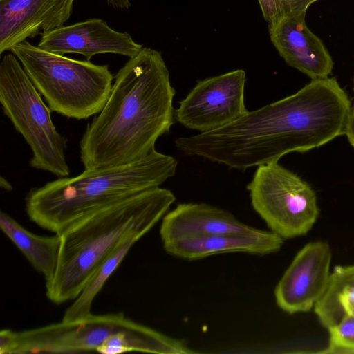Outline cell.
I'll list each match as a JSON object with an SVG mask.
<instances>
[{
    "label": "cell",
    "instance_id": "13",
    "mask_svg": "<svg viewBox=\"0 0 354 354\" xmlns=\"http://www.w3.org/2000/svg\"><path fill=\"white\" fill-rule=\"evenodd\" d=\"M75 0H0V54L41 30L64 26Z\"/></svg>",
    "mask_w": 354,
    "mask_h": 354
},
{
    "label": "cell",
    "instance_id": "10",
    "mask_svg": "<svg viewBox=\"0 0 354 354\" xmlns=\"http://www.w3.org/2000/svg\"><path fill=\"white\" fill-rule=\"evenodd\" d=\"M331 258L326 241H313L304 246L275 288L277 306L289 314L310 310L326 289Z\"/></svg>",
    "mask_w": 354,
    "mask_h": 354
},
{
    "label": "cell",
    "instance_id": "15",
    "mask_svg": "<svg viewBox=\"0 0 354 354\" xmlns=\"http://www.w3.org/2000/svg\"><path fill=\"white\" fill-rule=\"evenodd\" d=\"M283 238L272 232L259 230L254 234H222L186 237L163 242L169 254L186 259H198L232 252L268 254L279 251Z\"/></svg>",
    "mask_w": 354,
    "mask_h": 354
},
{
    "label": "cell",
    "instance_id": "20",
    "mask_svg": "<svg viewBox=\"0 0 354 354\" xmlns=\"http://www.w3.org/2000/svg\"><path fill=\"white\" fill-rule=\"evenodd\" d=\"M319 0H258L263 16L270 24L290 15L306 12Z\"/></svg>",
    "mask_w": 354,
    "mask_h": 354
},
{
    "label": "cell",
    "instance_id": "4",
    "mask_svg": "<svg viewBox=\"0 0 354 354\" xmlns=\"http://www.w3.org/2000/svg\"><path fill=\"white\" fill-rule=\"evenodd\" d=\"M178 162L153 151L127 164L84 169L30 189L25 198L29 218L58 234L75 221L148 189L175 175Z\"/></svg>",
    "mask_w": 354,
    "mask_h": 354
},
{
    "label": "cell",
    "instance_id": "14",
    "mask_svg": "<svg viewBox=\"0 0 354 354\" xmlns=\"http://www.w3.org/2000/svg\"><path fill=\"white\" fill-rule=\"evenodd\" d=\"M259 230L238 221L230 212L205 203H182L166 214L160 235L162 243L192 236L254 234Z\"/></svg>",
    "mask_w": 354,
    "mask_h": 354
},
{
    "label": "cell",
    "instance_id": "8",
    "mask_svg": "<svg viewBox=\"0 0 354 354\" xmlns=\"http://www.w3.org/2000/svg\"><path fill=\"white\" fill-rule=\"evenodd\" d=\"M247 189L254 209L283 239L306 234L318 218L313 189L278 162L257 167Z\"/></svg>",
    "mask_w": 354,
    "mask_h": 354
},
{
    "label": "cell",
    "instance_id": "9",
    "mask_svg": "<svg viewBox=\"0 0 354 354\" xmlns=\"http://www.w3.org/2000/svg\"><path fill=\"white\" fill-rule=\"evenodd\" d=\"M245 82L242 69L198 81L175 110L176 120L200 133L236 121L248 111L244 100Z\"/></svg>",
    "mask_w": 354,
    "mask_h": 354
},
{
    "label": "cell",
    "instance_id": "18",
    "mask_svg": "<svg viewBox=\"0 0 354 354\" xmlns=\"http://www.w3.org/2000/svg\"><path fill=\"white\" fill-rule=\"evenodd\" d=\"M354 303V265L335 267L326 289L314 306L322 324L329 328L345 315L344 308Z\"/></svg>",
    "mask_w": 354,
    "mask_h": 354
},
{
    "label": "cell",
    "instance_id": "12",
    "mask_svg": "<svg viewBox=\"0 0 354 354\" xmlns=\"http://www.w3.org/2000/svg\"><path fill=\"white\" fill-rule=\"evenodd\" d=\"M306 15H290L270 24V40L288 65L311 80L326 78L334 62L323 41L307 26Z\"/></svg>",
    "mask_w": 354,
    "mask_h": 354
},
{
    "label": "cell",
    "instance_id": "23",
    "mask_svg": "<svg viewBox=\"0 0 354 354\" xmlns=\"http://www.w3.org/2000/svg\"><path fill=\"white\" fill-rule=\"evenodd\" d=\"M0 187L3 189L10 192L12 190V185L11 183L6 179L3 176L0 178Z\"/></svg>",
    "mask_w": 354,
    "mask_h": 354
},
{
    "label": "cell",
    "instance_id": "21",
    "mask_svg": "<svg viewBox=\"0 0 354 354\" xmlns=\"http://www.w3.org/2000/svg\"><path fill=\"white\" fill-rule=\"evenodd\" d=\"M345 135L354 148V102L353 106H351Z\"/></svg>",
    "mask_w": 354,
    "mask_h": 354
},
{
    "label": "cell",
    "instance_id": "19",
    "mask_svg": "<svg viewBox=\"0 0 354 354\" xmlns=\"http://www.w3.org/2000/svg\"><path fill=\"white\" fill-rule=\"evenodd\" d=\"M329 344L324 353H354V317L345 313L341 320L329 328Z\"/></svg>",
    "mask_w": 354,
    "mask_h": 354
},
{
    "label": "cell",
    "instance_id": "22",
    "mask_svg": "<svg viewBox=\"0 0 354 354\" xmlns=\"http://www.w3.org/2000/svg\"><path fill=\"white\" fill-rule=\"evenodd\" d=\"M108 5L117 9H128L131 3L130 0H104Z\"/></svg>",
    "mask_w": 354,
    "mask_h": 354
},
{
    "label": "cell",
    "instance_id": "17",
    "mask_svg": "<svg viewBox=\"0 0 354 354\" xmlns=\"http://www.w3.org/2000/svg\"><path fill=\"white\" fill-rule=\"evenodd\" d=\"M140 239L131 236L124 240L91 274L82 290L64 312L62 321L84 319L92 314L93 302L104 285L122 263L131 247Z\"/></svg>",
    "mask_w": 354,
    "mask_h": 354
},
{
    "label": "cell",
    "instance_id": "6",
    "mask_svg": "<svg viewBox=\"0 0 354 354\" xmlns=\"http://www.w3.org/2000/svg\"><path fill=\"white\" fill-rule=\"evenodd\" d=\"M0 103L30 148V166L58 178L68 176V139L57 130L52 111L13 53L4 55L0 62Z\"/></svg>",
    "mask_w": 354,
    "mask_h": 354
},
{
    "label": "cell",
    "instance_id": "7",
    "mask_svg": "<svg viewBox=\"0 0 354 354\" xmlns=\"http://www.w3.org/2000/svg\"><path fill=\"white\" fill-rule=\"evenodd\" d=\"M153 328L127 317L123 313L91 314L76 321L53 323L22 331H0L1 354L100 353L111 340L122 333L144 334Z\"/></svg>",
    "mask_w": 354,
    "mask_h": 354
},
{
    "label": "cell",
    "instance_id": "2",
    "mask_svg": "<svg viewBox=\"0 0 354 354\" xmlns=\"http://www.w3.org/2000/svg\"><path fill=\"white\" fill-rule=\"evenodd\" d=\"M175 90L160 51L143 47L118 71L109 98L80 142L84 169L142 158L174 122Z\"/></svg>",
    "mask_w": 354,
    "mask_h": 354
},
{
    "label": "cell",
    "instance_id": "16",
    "mask_svg": "<svg viewBox=\"0 0 354 354\" xmlns=\"http://www.w3.org/2000/svg\"><path fill=\"white\" fill-rule=\"evenodd\" d=\"M0 227L8 239L40 272L46 282L54 276L59 257L61 238L58 234L46 236L34 234L3 211L0 212Z\"/></svg>",
    "mask_w": 354,
    "mask_h": 354
},
{
    "label": "cell",
    "instance_id": "24",
    "mask_svg": "<svg viewBox=\"0 0 354 354\" xmlns=\"http://www.w3.org/2000/svg\"><path fill=\"white\" fill-rule=\"evenodd\" d=\"M345 313H348L354 317V303L351 304L344 308Z\"/></svg>",
    "mask_w": 354,
    "mask_h": 354
},
{
    "label": "cell",
    "instance_id": "11",
    "mask_svg": "<svg viewBox=\"0 0 354 354\" xmlns=\"http://www.w3.org/2000/svg\"><path fill=\"white\" fill-rule=\"evenodd\" d=\"M38 47L64 55L78 53L87 60L97 54L114 53L136 56L143 48L127 32H118L100 19H89L44 32Z\"/></svg>",
    "mask_w": 354,
    "mask_h": 354
},
{
    "label": "cell",
    "instance_id": "3",
    "mask_svg": "<svg viewBox=\"0 0 354 354\" xmlns=\"http://www.w3.org/2000/svg\"><path fill=\"white\" fill-rule=\"evenodd\" d=\"M175 200L169 189H148L87 215L58 233L61 249L55 273L46 282L48 299L56 304L73 301L121 242L142 237Z\"/></svg>",
    "mask_w": 354,
    "mask_h": 354
},
{
    "label": "cell",
    "instance_id": "1",
    "mask_svg": "<svg viewBox=\"0 0 354 354\" xmlns=\"http://www.w3.org/2000/svg\"><path fill=\"white\" fill-rule=\"evenodd\" d=\"M351 106L335 77L312 80L295 93L248 111L223 127L180 137L176 145L187 156L245 170L345 135Z\"/></svg>",
    "mask_w": 354,
    "mask_h": 354
},
{
    "label": "cell",
    "instance_id": "5",
    "mask_svg": "<svg viewBox=\"0 0 354 354\" xmlns=\"http://www.w3.org/2000/svg\"><path fill=\"white\" fill-rule=\"evenodd\" d=\"M10 50L52 112L86 120L99 113L105 105L114 80L108 65L73 59L41 49L27 40Z\"/></svg>",
    "mask_w": 354,
    "mask_h": 354
}]
</instances>
